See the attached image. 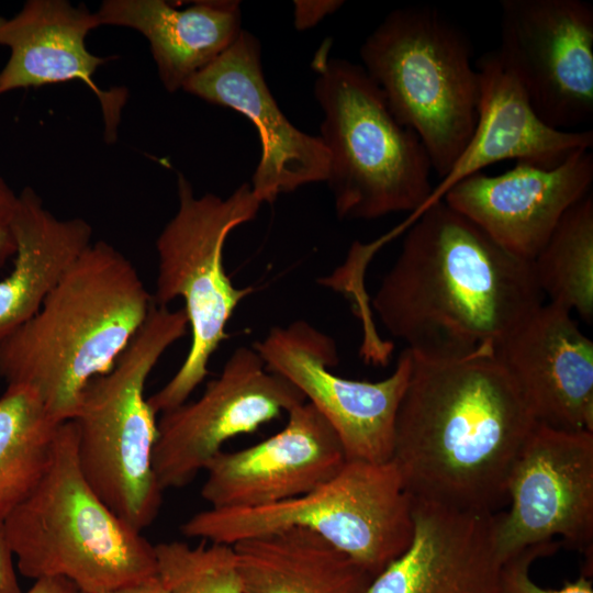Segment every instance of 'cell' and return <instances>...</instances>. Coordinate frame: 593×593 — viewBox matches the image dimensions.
Wrapping results in <instances>:
<instances>
[{
  "instance_id": "6da1fadb",
  "label": "cell",
  "mask_w": 593,
  "mask_h": 593,
  "mask_svg": "<svg viewBox=\"0 0 593 593\" xmlns=\"http://www.w3.org/2000/svg\"><path fill=\"white\" fill-rule=\"evenodd\" d=\"M372 299L383 327L413 355L495 354L542 303L532 262L439 200L413 221Z\"/></svg>"
},
{
  "instance_id": "7a4b0ae2",
  "label": "cell",
  "mask_w": 593,
  "mask_h": 593,
  "mask_svg": "<svg viewBox=\"0 0 593 593\" xmlns=\"http://www.w3.org/2000/svg\"><path fill=\"white\" fill-rule=\"evenodd\" d=\"M412 355L391 461L413 499L493 513L537 424L495 354Z\"/></svg>"
},
{
  "instance_id": "3957f363",
  "label": "cell",
  "mask_w": 593,
  "mask_h": 593,
  "mask_svg": "<svg viewBox=\"0 0 593 593\" xmlns=\"http://www.w3.org/2000/svg\"><path fill=\"white\" fill-rule=\"evenodd\" d=\"M153 304L134 265L109 243H91L0 345V377L31 388L55 422L71 421L87 384L113 368Z\"/></svg>"
},
{
  "instance_id": "277c9868",
  "label": "cell",
  "mask_w": 593,
  "mask_h": 593,
  "mask_svg": "<svg viewBox=\"0 0 593 593\" xmlns=\"http://www.w3.org/2000/svg\"><path fill=\"white\" fill-rule=\"evenodd\" d=\"M26 578H63L107 593L157 575L155 545L121 519L85 479L72 421L58 426L48 466L0 524Z\"/></svg>"
},
{
  "instance_id": "5b68a950",
  "label": "cell",
  "mask_w": 593,
  "mask_h": 593,
  "mask_svg": "<svg viewBox=\"0 0 593 593\" xmlns=\"http://www.w3.org/2000/svg\"><path fill=\"white\" fill-rule=\"evenodd\" d=\"M332 41L314 54L318 135L329 158L326 183L340 220L416 213L427 201L434 171L414 131L392 113L359 64L331 56Z\"/></svg>"
},
{
  "instance_id": "8992f818",
  "label": "cell",
  "mask_w": 593,
  "mask_h": 593,
  "mask_svg": "<svg viewBox=\"0 0 593 593\" xmlns=\"http://www.w3.org/2000/svg\"><path fill=\"white\" fill-rule=\"evenodd\" d=\"M188 331L182 309L153 304L113 368L85 388L71 419L79 468L99 497L138 532L156 518L163 491L153 469L157 419L146 380L164 353Z\"/></svg>"
},
{
  "instance_id": "52a82bcc",
  "label": "cell",
  "mask_w": 593,
  "mask_h": 593,
  "mask_svg": "<svg viewBox=\"0 0 593 593\" xmlns=\"http://www.w3.org/2000/svg\"><path fill=\"white\" fill-rule=\"evenodd\" d=\"M392 113L416 133L444 178L477 123L480 79L466 32L430 5L388 13L359 49Z\"/></svg>"
},
{
  "instance_id": "ba28073f",
  "label": "cell",
  "mask_w": 593,
  "mask_h": 593,
  "mask_svg": "<svg viewBox=\"0 0 593 593\" xmlns=\"http://www.w3.org/2000/svg\"><path fill=\"white\" fill-rule=\"evenodd\" d=\"M178 209L156 239L158 272L153 301L168 306L184 302L191 331L189 351L172 378L147 401L164 413L188 401L204 380L212 355L228 338L226 325L253 288H237L227 276L223 250L231 232L253 221L261 206L249 182L227 198L194 194L188 178L177 174Z\"/></svg>"
},
{
  "instance_id": "9c48e42d",
  "label": "cell",
  "mask_w": 593,
  "mask_h": 593,
  "mask_svg": "<svg viewBox=\"0 0 593 593\" xmlns=\"http://www.w3.org/2000/svg\"><path fill=\"white\" fill-rule=\"evenodd\" d=\"M289 527L320 535L374 578L412 539V496L391 460H347L309 493L266 506L210 507L189 517L180 530L189 538L234 545Z\"/></svg>"
},
{
  "instance_id": "30bf717a",
  "label": "cell",
  "mask_w": 593,
  "mask_h": 593,
  "mask_svg": "<svg viewBox=\"0 0 593 593\" xmlns=\"http://www.w3.org/2000/svg\"><path fill=\"white\" fill-rule=\"evenodd\" d=\"M254 349L266 368L292 383L329 423L348 461L391 460L395 416L411 371L405 348L383 380L346 379L331 369L338 363L334 339L306 321L272 327Z\"/></svg>"
},
{
  "instance_id": "8fae6325",
  "label": "cell",
  "mask_w": 593,
  "mask_h": 593,
  "mask_svg": "<svg viewBox=\"0 0 593 593\" xmlns=\"http://www.w3.org/2000/svg\"><path fill=\"white\" fill-rule=\"evenodd\" d=\"M496 49L549 126L593 119V7L582 0H502Z\"/></svg>"
},
{
  "instance_id": "7c38bea8",
  "label": "cell",
  "mask_w": 593,
  "mask_h": 593,
  "mask_svg": "<svg viewBox=\"0 0 593 593\" xmlns=\"http://www.w3.org/2000/svg\"><path fill=\"white\" fill-rule=\"evenodd\" d=\"M304 402L292 383L266 368L254 347L236 348L199 399L157 421L152 462L159 488L164 492L189 484L225 441L254 433Z\"/></svg>"
},
{
  "instance_id": "4fadbf2b",
  "label": "cell",
  "mask_w": 593,
  "mask_h": 593,
  "mask_svg": "<svg viewBox=\"0 0 593 593\" xmlns=\"http://www.w3.org/2000/svg\"><path fill=\"white\" fill-rule=\"evenodd\" d=\"M507 499L508 512L495 516L503 563L556 536L592 556L593 433L537 423L511 470Z\"/></svg>"
},
{
  "instance_id": "5bb4252c",
  "label": "cell",
  "mask_w": 593,
  "mask_h": 593,
  "mask_svg": "<svg viewBox=\"0 0 593 593\" xmlns=\"http://www.w3.org/2000/svg\"><path fill=\"white\" fill-rule=\"evenodd\" d=\"M182 90L209 103L232 109L256 127L260 159L250 188L260 203L328 176V153L320 136L294 126L283 114L266 82L259 40L242 30L215 60L193 75Z\"/></svg>"
},
{
  "instance_id": "9a60e30c",
  "label": "cell",
  "mask_w": 593,
  "mask_h": 593,
  "mask_svg": "<svg viewBox=\"0 0 593 593\" xmlns=\"http://www.w3.org/2000/svg\"><path fill=\"white\" fill-rule=\"evenodd\" d=\"M346 462L337 434L305 401L288 413L286 426L275 435L215 455L204 470L201 496L212 508L271 505L309 493Z\"/></svg>"
},
{
  "instance_id": "2e32d148",
  "label": "cell",
  "mask_w": 593,
  "mask_h": 593,
  "mask_svg": "<svg viewBox=\"0 0 593 593\" xmlns=\"http://www.w3.org/2000/svg\"><path fill=\"white\" fill-rule=\"evenodd\" d=\"M592 183L593 154L583 149L550 169L516 163L497 176L475 172L443 200L505 250L532 261L568 210L591 193Z\"/></svg>"
},
{
  "instance_id": "e0dca14e",
  "label": "cell",
  "mask_w": 593,
  "mask_h": 593,
  "mask_svg": "<svg viewBox=\"0 0 593 593\" xmlns=\"http://www.w3.org/2000/svg\"><path fill=\"white\" fill-rule=\"evenodd\" d=\"M495 356L537 423L593 433V342L569 310L542 303L497 346Z\"/></svg>"
},
{
  "instance_id": "ac0fdd59",
  "label": "cell",
  "mask_w": 593,
  "mask_h": 593,
  "mask_svg": "<svg viewBox=\"0 0 593 593\" xmlns=\"http://www.w3.org/2000/svg\"><path fill=\"white\" fill-rule=\"evenodd\" d=\"M412 505L407 548L366 593H500L496 515L413 497Z\"/></svg>"
},
{
  "instance_id": "d6986e66",
  "label": "cell",
  "mask_w": 593,
  "mask_h": 593,
  "mask_svg": "<svg viewBox=\"0 0 593 593\" xmlns=\"http://www.w3.org/2000/svg\"><path fill=\"white\" fill-rule=\"evenodd\" d=\"M100 25L97 12L66 0H29L13 18L0 15V45L10 49L0 70V96L20 88L79 80L96 94L104 139L114 143L127 91L103 90L93 80L97 69L111 59L93 55L86 46L89 32Z\"/></svg>"
},
{
  "instance_id": "ffe728a7",
  "label": "cell",
  "mask_w": 593,
  "mask_h": 593,
  "mask_svg": "<svg viewBox=\"0 0 593 593\" xmlns=\"http://www.w3.org/2000/svg\"><path fill=\"white\" fill-rule=\"evenodd\" d=\"M480 100L473 133L448 174L433 188L422 211L443 200L458 181L507 159L550 169L579 150L593 146L592 130L562 131L546 124L534 111L524 89L499 52L477 63Z\"/></svg>"
},
{
  "instance_id": "44dd1931",
  "label": "cell",
  "mask_w": 593,
  "mask_h": 593,
  "mask_svg": "<svg viewBox=\"0 0 593 593\" xmlns=\"http://www.w3.org/2000/svg\"><path fill=\"white\" fill-rule=\"evenodd\" d=\"M97 14L102 25L143 34L164 88L175 93L223 54L242 29L240 2L194 1L179 10L164 0H105Z\"/></svg>"
},
{
  "instance_id": "7402d4cb",
  "label": "cell",
  "mask_w": 593,
  "mask_h": 593,
  "mask_svg": "<svg viewBox=\"0 0 593 593\" xmlns=\"http://www.w3.org/2000/svg\"><path fill=\"white\" fill-rule=\"evenodd\" d=\"M13 230V268L0 279V345L37 313L92 237L87 221L57 219L30 187L18 195Z\"/></svg>"
},
{
  "instance_id": "603a6c76",
  "label": "cell",
  "mask_w": 593,
  "mask_h": 593,
  "mask_svg": "<svg viewBox=\"0 0 593 593\" xmlns=\"http://www.w3.org/2000/svg\"><path fill=\"white\" fill-rule=\"evenodd\" d=\"M232 546L242 593H366L373 579L346 553L302 527Z\"/></svg>"
},
{
  "instance_id": "cb8c5ba5",
  "label": "cell",
  "mask_w": 593,
  "mask_h": 593,
  "mask_svg": "<svg viewBox=\"0 0 593 593\" xmlns=\"http://www.w3.org/2000/svg\"><path fill=\"white\" fill-rule=\"evenodd\" d=\"M60 424L31 388L7 385L0 396V524L41 480Z\"/></svg>"
},
{
  "instance_id": "d4e9b609",
  "label": "cell",
  "mask_w": 593,
  "mask_h": 593,
  "mask_svg": "<svg viewBox=\"0 0 593 593\" xmlns=\"http://www.w3.org/2000/svg\"><path fill=\"white\" fill-rule=\"evenodd\" d=\"M542 295L550 303L593 320V195L562 216L549 239L530 261Z\"/></svg>"
},
{
  "instance_id": "484cf974",
  "label": "cell",
  "mask_w": 593,
  "mask_h": 593,
  "mask_svg": "<svg viewBox=\"0 0 593 593\" xmlns=\"http://www.w3.org/2000/svg\"><path fill=\"white\" fill-rule=\"evenodd\" d=\"M157 577L166 593H242L232 545L182 541L155 545Z\"/></svg>"
},
{
  "instance_id": "4316f807",
  "label": "cell",
  "mask_w": 593,
  "mask_h": 593,
  "mask_svg": "<svg viewBox=\"0 0 593 593\" xmlns=\"http://www.w3.org/2000/svg\"><path fill=\"white\" fill-rule=\"evenodd\" d=\"M555 550V542L535 545L507 559L502 567L500 593H593L592 581L585 574L558 590L544 589L530 579L533 561Z\"/></svg>"
},
{
  "instance_id": "83f0119b",
  "label": "cell",
  "mask_w": 593,
  "mask_h": 593,
  "mask_svg": "<svg viewBox=\"0 0 593 593\" xmlns=\"http://www.w3.org/2000/svg\"><path fill=\"white\" fill-rule=\"evenodd\" d=\"M18 195L0 178V268L15 254L13 220Z\"/></svg>"
},
{
  "instance_id": "f1b7e54d",
  "label": "cell",
  "mask_w": 593,
  "mask_h": 593,
  "mask_svg": "<svg viewBox=\"0 0 593 593\" xmlns=\"http://www.w3.org/2000/svg\"><path fill=\"white\" fill-rule=\"evenodd\" d=\"M293 23L298 31L309 30L318 24L327 15L336 12L342 0H295L293 2Z\"/></svg>"
},
{
  "instance_id": "f546056e",
  "label": "cell",
  "mask_w": 593,
  "mask_h": 593,
  "mask_svg": "<svg viewBox=\"0 0 593 593\" xmlns=\"http://www.w3.org/2000/svg\"><path fill=\"white\" fill-rule=\"evenodd\" d=\"M13 559V552L0 526V593H22Z\"/></svg>"
},
{
  "instance_id": "4dcf8cb0",
  "label": "cell",
  "mask_w": 593,
  "mask_h": 593,
  "mask_svg": "<svg viewBox=\"0 0 593 593\" xmlns=\"http://www.w3.org/2000/svg\"><path fill=\"white\" fill-rule=\"evenodd\" d=\"M26 593H80L68 580L63 578H43L34 581Z\"/></svg>"
},
{
  "instance_id": "1f68e13d",
  "label": "cell",
  "mask_w": 593,
  "mask_h": 593,
  "mask_svg": "<svg viewBox=\"0 0 593 593\" xmlns=\"http://www.w3.org/2000/svg\"><path fill=\"white\" fill-rule=\"evenodd\" d=\"M107 593H166V591L156 575L137 584L128 585Z\"/></svg>"
}]
</instances>
